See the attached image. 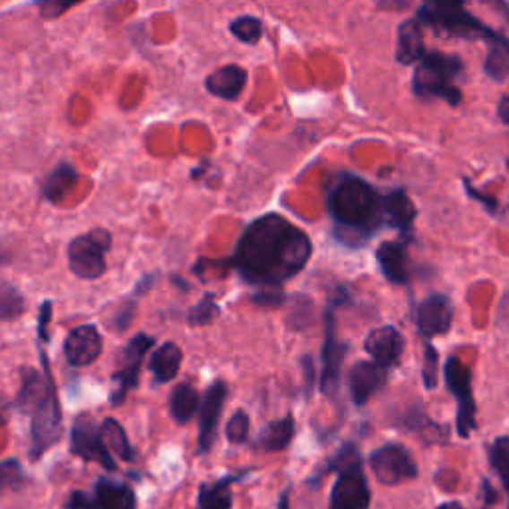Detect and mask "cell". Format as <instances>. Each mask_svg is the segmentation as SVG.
Listing matches in <instances>:
<instances>
[{"label":"cell","mask_w":509,"mask_h":509,"mask_svg":"<svg viewBox=\"0 0 509 509\" xmlns=\"http://www.w3.org/2000/svg\"><path fill=\"white\" fill-rule=\"evenodd\" d=\"M301 370H303V390H305V398L308 400V398L313 396L315 386H316V382H318L316 365H315V360H313L311 354H305V357H301Z\"/></svg>","instance_id":"cell-41"},{"label":"cell","mask_w":509,"mask_h":509,"mask_svg":"<svg viewBox=\"0 0 509 509\" xmlns=\"http://www.w3.org/2000/svg\"><path fill=\"white\" fill-rule=\"evenodd\" d=\"M497 114H499V117H502V122L509 125V96H504L502 99H499Z\"/></svg>","instance_id":"cell-46"},{"label":"cell","mask_w":509,"mask_h":509,"mask_svg":"<svg viewBox=\"0 0 509 509\" xmlns=\"http://www.w3.org/2000/svg\"><path fill=\"white\" fill-rule=\"evenodd\" d=\"M404 336L393 324L372 329L365 339V350L370 354V358L388 370L398 365L404 354Z\"/></svg>","instance_id":"cell-17"},{"label":"cell","mask_w":509,"mask_h":509,"mask_svg":"<svg viewBox=\"0 0 509 509\" xmlns=\"http://www.w3.org/2000/svg\"><path fill=\"white\" fill-rule=\"evenodd\" d=\"M332 470H336V479L331 489L329 509H368L372 492L358 445L354 442L344 444L324 471Z\"/></svg>","instance_id":"cell-4"},{"label":"cell","mask_w":509,"mask_h":509,"mask_svg":"<svg viewBox=\"0 0 509 509\" xmlns=\"http://www.w3.org/2000/svg\"><path fill=\"white\" fill-rule=\"evenodd\" d=\"M416 18L434 30L450 36H460V39H468V40L487 39L496 42L502 40L497 34H494V30H489L486 24H481L476 16H471L463 4H450V6L422 4L418 8Z\"/></svg>","instance_id":"cell-7"},{"label":"cell","mask_w":509,"mask_h":509,"mask_svg":"<svg viewBox=\"0 0 509 509\" xmlns=\"http://www.w3.org/2000/svg\"><path fill=\"white\" fill-rule=\"evenodd\" d=\"M42 372L30 367L21 368V390L14 406L16 410L30 418V450L32 462H39L44 452L56 445L62 438V408L58 390L54 384L48 357L39 342Z\"/></svg>","instance_id":"cell-3"},{"label":"cell","mask_w":509,"mask_h":509,"mask_svg":"<svg viewBox=\"0 0 509 509\" xmlns=\"http://www.w3.org/2000/svg\"><path fill=\"white\" fill-rule=\"evenodd\" d=\"M295 301H297V306L295 308H298V311H301V305L305 303L308 308H313L315 305H313V301H308V297H303V295H297L295 297ZM295 316H298L297 321L290 324V329L293 331H303V329H306L308 324H311V321H308V318H305V313H290L289 315V321H293Z\"/></svg>","instance_id":"cell-44"},{"label":"cell","mask_w":509,"mask_h":509,"mask_svg":"<svg viewBox=\"0 0 509 509\" xmlns=\"http://www.w3.org/2000/svg\"><path fill=\"white\" fill-rule=\"evenodd\" d=\"M295 432H297L295 416L289 412L287 416L279 418V420L267 424L257 438L253 440L251 448L257 452H265V453L283 452L289 448L290 442H293Z\"/></svg>","instance_id":"cell-22"},{"label":"cell","mask_w":509,"mask_h":509,"mask_svg":"<svg viewBox=\"0 0 509 509\" xmlns=\"http://www.w3.org/2000/svg\"><path fill=\"white\" fill-rule=\"evenodd\" d=\"M507 168H509V161H507Z\"/></svg>","instance_id":"cell-50"},{"label":"cell","mask_w":509,"mask_h":509,"mask_svg":"<svg viewBox=\"0 0 509 509\" xmlns=\"http://www.w3.org/2000/svg\"><path fill=\"white\" fill-rule=\"evenodd\" d=\"M70 452L84 462L99 463V466L108 471L117 470L114 453L104 442L102 430H99V426L94 422V418L88 414L78 416L74 424H72Z\"/></svg>","instance_id":"cell-12"},{"label":"cell","mask_w":509,"mask_h":509,"mask_svg":"<svg viewBox=\"0 0 509 509\" xmlns=\"http://www.w3.org/2000/svg\"><path fill=\"white\" fill-rule=\"evenodd\" d=\"M487 460H489V466H492V470L499 476V479H502L505 494L509 497V438L507 436H499L494 444H489Z\"/></svg>","instance_id":"cell-31"},{"label":"cell","mask_w":509,"mask_h":509,"mask_svg":"<svg viewBox=\"0 0 509 509\" xmlns=\"http://www.w3.org/2000/svg\"><path fill=\"white\" fill-rule=\"evenodd\" d=\"M370 470L382 486H398L418 478V466L406 445L398 442L382 444L370 453Z\"/></svg>","instance_id":"cell-11"},{"label":"cell","mask_w":509,"mask_h":509,"mask_svg":"<svg viewBox=\"0 0 509 509\" xmlns=\"http://www.w3.org/2000/svg\"><path fill=\"white\" fill-rule=\"evenodd\" d=\"M463 185H466V191H468V195H470V197H474V199H478V202H479V203H484V205L487 207V211H492V213L496 211L497 203L494 202V199H492V197H487V195H481L478 189H474V187H471V185L468 184V181H463Z\"/></svg>","instance_id":"cell-45"},{"label":"cell","mask_w":509,"mask_h":509,"mask_svg":"<svg viewBox=\"0 0 509 509\" xmlns=\"http://www.w3.org/2000/svg\"><path fill=\"white\" fill-rule=\"evenodd\" d=\"M78 179H80L78 169L72 166V163L62 161L50 171L47 179H44L42 197L47 199L48 203H60L62 199L66 197L72 189H74Z\"/></svg>","instance_id":"cell-26"},{"label":"cell","mask_w":509,"mask_h":509,"mask_svg":"<svg viewBox=\"0 0 509 509\" xmlns=\"http://www.w3.org/2000/svg\"><path fill=\"white\" fill-rule=\"evenodd\" d=\"M171 280H174V285H177L181 290H187L189 289V285L185 283V280H181V277H171Z\"/></svg>","instance_id":"cell-49"},{"label":"cell","mask_w":509,"mask_h":509,"mask_svg":"<svg viewBox=\"0 0 509 509\" xmlns=\"http://www.w3.org/2000/svg\"><path fill=\"white\" fill-rule=\"evenodd\" d=\"M221 313V306L215 301V293H207L202 301L189 308L187 323L189 326H205L211 324Z\"/></svg>","instance_id":"cell-34"},{"label":"cell","mask_w":509,"mask_h":509,"mask_svg":"<svg viewBox=\"0 0 509 509\" xmlns=\"http://www.w3.org/2000/svg\"><path fill=\"white\" fill-rule=\"evenodd\" d=\"M99 430H102L104 442L114 456L122 458L124 462H134L135 458V448L132 445V442L127 440V434L124 430V426L116 420V418H106V420L99 424Z\"/></svg>","instance_id":"cell-30"},{"label":"cell","mask_w":509,"mask_h":509,"mask_svg":"<svg viewBox=\"0 0 509 509\" xmlns=\"http://www.w3.org/2000/svg\"><path fill=\"white\" fill-rule=\"evenodd\" d=\"M156 277H158V272H150V275H143L138 280V285L134 287L132 293L124 298L120 306H117V311L114 313L112 321H110V324H112L110 329H114L116 332H124V331L130 329V324L134 323V318H135V313H138L140 298L153 287V283H156Z\"/></svg>","instance_id":"cell-27"},{"label":"cell","mask_w":509,"mask_h":509,"mask_svg":"<svg viewBox=\"0 0 509 509\" xmlns=\"http://www.w3.org/2000/svg\"><path fill=\"white\" fill-rule=\"evenodd\" d=\"M486 72L494 80H505L509 76V60L499 48H492L486 58Z\"/></svg>","instance_id":"cell-38"},{"label":"cell","mask_w":509,"mask_h":509,"mask_svg":"<svg viewBox=\"0 0 509 509\" xmlns=\"http://www.w3.org/2000/svg\"><path fill=\"white\" fill-rule=\"evenodd\" d=\"M426 56L424 48V32L422 22L418 18H410L398 26V44H396V60L402 66H412Z\"/></svg>","instance_id":"cell-24"},{"label":"cell","mask_w":509,"mask_h":509,"mask_svg":"<svg viewBox=\"0 0 509 509\" xmlns=\"http://www.w3.org/2000/svg\"><path fill=\"white\" fill-rule=\"evenodd\" d=\"M229 30L235 39L241 40L243 44H249V47H254V44H259L263 39V22L257 16L251 14L235 18L229 26Z\"/></svg>","instance_id":"cell-33"},{"label":"cell","mask_w":509,"mask_h":509,"mask_svg":"<svg viewBox=\"0 0 509 509\" xmlns=\"http://www.w3.org/2000/svg\"><path fill=\"white\" fill-rule=\"evenodd\" d=\"M249 430H251L249 414L245 410H237L229 418V422H227V426H225L227 442H229V444H245L249 438Z\"/></svg>","instance_id":"cell-36"},{"label":"cell","mask_w":509,"mask_h":509,"mask_svg":"<svg viewBox=\"0 0 509 509\" xmlns=\"http://www.w3.org/2000/svg\"><path fill=\"white\" fill-rule=\"evenodd\" d=\"M438 509H463V505L458 504V502H445Z\"/></svg>","instance_id":"cell-48"},{"label":"cell","mask_w":509,"mask_h":509,"mask_svg":"<svg viewBox=\"0 0 509 509\" xmlns=\"http://www.w3.org/2000/svg\"><path fill=\"white\" fill-rule=\"evenodd\" d=\"M311 257L313 241L301 227L279 213H265L245 227L229 263L245 283L279 289Z\"/></svg>","instance_id":"cell-1"},{"label":"cell","mask_w":509,"mask_h":509,"mask_svg":"<svg viewBox=\"0 0 509 509\" xmlns=\"http://www.w3.org/2000/svg\"><path fill=\"white\" fill-rule=\"evenodd\" d=\"M444 380L450 394L458 400L456 430L460 438H470L476 432V400L471 390V372L458 357H450L444 367Z\"/></svg>","instance_id":"cell-9"},{"label":"cell","mask_w":509,"mask_h":509,"mask_svg":"<svg viewBox=\"0 0 509 509\" xmlns=\"http://www.w3.org/2000/svg\"><path fill=\"white\" fill-rule=\"evenodd\" d=\"M463 64L458 56H448L442 52H426V56L416 64L412 90L422 99H444L450 106L462 102V90L456 86Z\"/></svg>","instance_id":"cell-5"},{"label":"cell","mask_w":509,"mask_h":509,"mask_svg":"<svg viewBox=\"0 0 509 509\" xmlns=\"http://www.w3.org/2000/svg\"><path fill=\"white\" fill-rule=\"evenodd\" d=\"M153 344H156V339L145 332H138L127 341L120 354L117 368L112 375L114 390L110 394V404L114 408H120L125 402L127 394H130L134 388H138L143 358L148 357V352L153 349Z\"/></svg>","instance_id":"cell-8"},{"label":"cell","mask_w":509,"mask_h":509,"mask_svg":"<svg viewBox=\"0 0 509 509\" xmlns=\"http://www.w3.org/2000/svg\"><path fill=\"white\" fill-rule=\"evenodd\" d=\"M64 509H96L94 496H88L86 492H82V489H76V492L68 496Z\"/></svg>","instance_id":"cell-43"},{"label":"cell","mask_w":509,"mask_h":509,"mask_svg":"<svg viewBox=\"0 0 509 509\" xmlns=\"http://www.w3.org/2000/svg\"><path fill=\"white\" fill-rule=\"evenodd\" d=\"M326 209L334 223L336 239L360 247L386 225L384 195L354 174H341L326 197Z\"/></svg>","instance_id":"cell-2"},{"label":"cell","mask_w":509,"mask_h":509,"mask_svg":"<svg viewBox=\"0 0 509 509\" xmlns=\"http://www.w3.org/2000/svg\"><path fill=\"white\" fill-rule=\"evenodd\" d=\"M289 497H290V487H287L283 494H280V499H279V505L277 509H290V504H289Z\"/></svg>","instance_id":"cell-47"},{"label":"cell","mask_w":509,"mask_h":509,"mask_svg":"<svg viewBox=\"0 0 509 509\" xmlns=\"http://www.w3.org/2000/svg\"><path fill=\"white\" fill-rule=\"evenodd\" d=\"M376 261L382 275L386 277L388 283L393 285L410 283V257H408L406 239L382 243L376 249Z\"/></svg>","instance_id":"cell-18"},{"label":"cell","mask_w":509,"mask_h":509,"mask_svg":"<svg viewBox=\"0 0 509 509\" xmlns=\"http://www.w3.org/2000/svg\"><path fill=\"white\" fill-rule=\"evenodd\" d=\"M80 3L84 0H34V4L40 8L42 18H58Z\"/></svg>","instance_id":"cell-39"},{"label":"cell","mask_w":509,"mask_h":509,"mask_svg":"<svg viewBox=\"0 0 509 509\" xmlns=\"http://www.w3.org/2000/svg\"><path fill=\"white\" fill-rule=\"evenodd\" d=\"M438 367L440 354L430 342H424V362H422V382L426 390H434L438 386Z\"/></svg>","instance_id":"cell-37"},{"label":"cell","mask_w":509,"mask_h":509,"mask_svg":"<svg viewBox=\"0 0 509 509\" xmlns=\"http://www.w3.org/2000/svg\"><path fill=\"white\" fill-rule=\"evenodd\" d=\"M398 424L408 432H416L418 436H422L424 440L444 442L445 438H448V428L436 424L432 418L424 414V410H420V408H410V410L400 418Z\"/></svg>","instance_id":"cell-29"},{"label":"cell","mask_w":509,"mask_h":509,"mask_svg":"<svg viewBox=\"0 0 509 509\" xmlns=\"http://www.w3.org/2000/svg\"><path fill=\"white\" fill-rule=\"evenodd\" d=\"M24 311L26 301L22 293L14 285L8 283V280H4L3 287H0V316H3V323L14 321Z\"/></svg>","instance_id":"cell-32"},{"label":"cell","mask_w":509,"mask_h":509,"mask_svg":"<svg viewBox=\"0 0 509 509\" xmlns=\"http://www.w3.org/2000/svg\"><path fill=\"white\" fill-rule=\"evenodd\" d=\"M202 408V398L191 384H177L169 396V412L177 424H187Z\"/></svg>","instance_id":"cell-28"},{"label":"cell","mask_w":509,"mask_h":509,"mask_svg":"<svg viewBox=\"0 0 509 509\" xmlns=\"http://www.w3.org/2000/svg\"><path fill=\"white\" fill-rule=\"evenodd\" d=\"M112 251V235L106 229H92L78 235L68 245V267L82 280H96L106 275L108 253Z\"/></svg>","instance_id":"cell-6"},{"label":"cell","mask_w":509,"mask_h":509,"mask_svg":"<svg viewBox=\"0 0 509 509\" xmlns=\"http://www.w3.org/2000/svg\"><path fill=\"white\" fill-rule=\"evenodd\" d=\"M336 306L339 305L334 301H329V306H326L324 311V342L321 349V376H318L321 393L329 400H334L339 396L342 362L349 352V344L339 341V336H336V321H334Z\"/></svg>","instance_id":"cell-10"},{"label":"cell","mask_w":509,"mask_h":509,"mask_svg":"<svg viewBox=\"0 0 509 509\" xmlns=\"http://www.w3.org/2000/svg\"><path fill=\"white\" fill-rule=\"evenodd\" d=\"M388 382V368L380 367L378 362L358 360L354 362L349 372V390L354 406H365L368 400L378 394Z\"/></svg>","instance_id":"cell-16"},{"label":"cell","mask_w":509,"mask_h":509,"mask_svg":"<svg viewBox=\"0 0 509 509\" xmlns=\"http://www.w3.org/2000/svg\"><path fill=\"white\" fill-rule=\"evenodd\" d=\"M96 509H138L134 487L112 478H98L94 484Z\"/></svg>","instance_id":"cell-20"},{"label":"cell","mask_w":509,"mask_h":509,"mask_svg":"<svg viewBox=\"0 0 509 509\" xmlns=\"http://www.w3.org/2000/svg\"><path fill=\"white\" fill-rule=\"evenodd\" d=\"M251 470H243L239 474H227L211 484L199 486L195 509H233V492L231 486L237 484Z\"/></svg>","instance_id":"cell-23"},{"label":"cell","mask_w":509,"mask_h":509,"mask_svg":"<svg viewBox=\"0 0 509 509\" xmlns=\"http://www.w3.org/2000/svg\"><path fill=\"white\" fill-rule=\"evenodd\" d=\"M30 478L26 476L22 463L16 458H8L0 463V486L4 489H18L29 484Z\"/></svg>","instance_id":"cell-35"},{"label":"cell","mask_w":509,"mask_h":509,"mask_svg":"<svg viewBox=\"0 0 509 509\" xmlns=\"http://www.w3.org/2000/svg\"><path fill=\"white\" fill-rule=\"evenodd\" d=\"M227 394H229V386L225 380H215L205 390L202 408H199V453H209L213 448Z\"/></svg>","instance_id":"cell-13"},{"label":"cell","mask_w":509,"mask_h":509,"mask_svg":"<svg viewBox=\"0 0 509 509\" xmlns=\"http://www.w3.org/2000/svg\"><path fill=\"white\" fill-rule=\"evenodd\" d=\"M50 318H52V301H44L40 305V311H39V329H36V334H39V342H42V344L50 342V332H48Z\"/></svg>","instance_id":"cell-42"},{"label":"cell","mask_w":509,"mask_h":509,"mask_svg":"<svg viewBox=\"0 0 509 509\" xmlns=\"http://www.w3.org/2000/svg\"><path fill=\"white\" fill-rule=\"evenodd\" d=\"M453 321V305L445 295L434 293L426 297L424 301L418 305L416 311V326L426 341L434 339V336H442L452 329Z\"/></svg>","instance_id":"cell-15"},{"label":"cell","mask_w":509,"mask_h":509,"mask_svg":"<svg viewBox=\"0 0 509 509\" xmlns=\"http://www.w3.org/2000/svg\"><path fill=\"white\" fill-rule=\"evenodd\" d=\"M247 70L237 66V64H227L223 68H217L213 74H209L205 80L207 92L227 99V102H235L243 94L245 86H247Z\"/></svg>","instance_id":"cell-19"},{"label":"cell","mask_w":509,"mask_h":509,"mask_svg":"<svg viewBox=\"0 0 509 509\" xmlns=\"http://www.w3.org/2000/svg\"><path fill=\"white\" fill-rule=\"evenodd\" d=\"M104 350L102 332L96 324H80L72 329L64 341V357L74 368H84L94 365Z\"/></svg>","instance_id":"cell-14"},{"label":"cell","mask_w":509,"mask_h":509,"mask_svg":"<svg viewBox=\"0 0 509 509\" xmlns=\"http://www.w3.org/2000/svg\"><path fill=\"white\" fill-rule=\"evenodd\" d=\"M251 301L261 308H279L287 303V295L280 293L279 289H265L259 290L251 297Z\"/></svg>","instance_id":"cell-40"},{"label":"cell","mask_w":509,"mask_h":509,"mask_svg":"<svg viewBox=\"0 0 509 509\" xmlns=\"http://www.w3.org/2000/svg\"><path fill=\"white\" fill-rule=\"evenodd\" d=\"M416 213L418 211L412 203V199L408 197L404 189H394L384 195L386 225L400 231V235H402L404 239L410 237L412 227L416 221Z\"/></svg>","instance_id":"cell-21"},{"label":"cell","mask_w":509,"mask_h":509,"mask_svg":"<svg viewBox=\"0 0 509 509\" xmlns=\"http://www.w3.org/2000/svg\"><path fill=\"white\" fill-rule=\"evenodd\" d=\"M181 362H184V352L176 342H163L161 347L151 354L150 358V372L158 384H168V382L176 380L181 370Z\"/></svg>","instance_id":"cell-25"}]
</instances>
